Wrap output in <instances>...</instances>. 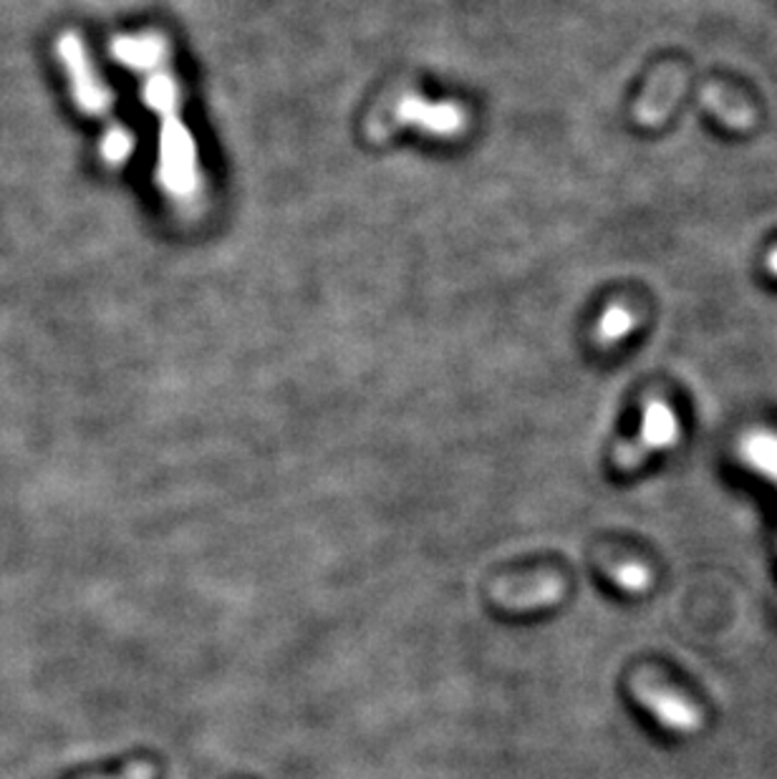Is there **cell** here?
I'll use <instances>...</instances> for the list:
<instances>
[{"instance_id":"obj_1","label":"cell","mask_w":777,"mask_h":779,"mask_svg":"<svg viewBox=\"0 0 777 779\" xmlns=\"http://www.w3.org/2000/svg\"><path fill=\"white\" fill-rule=\"evenodd\" d=\"M679 439V419L674 409L661 398H651L643 406L641 429L636 437L624 439L621 445L614 449V465L624 472L643 465V459L651 457L653 451L674 447Z\"/></svg>"},{"instance_id":"obj_2","label":"cell","mask_w":777,"mask_h":779,"mask_svg":"<svg viewBox=\"0 0 777 779\" xmlns=\"http://www.w3.org/2000/svg\"><path fill=\"white\" fill-rule=\"evenodd\" d=\"M634 692H636V698H639L647 709L657 714V719L664 722V727H671L677 732L700 729V712H696L686 698L669 692L664 686H659L657 681L639 679L636 681Z\"/></svg>"},{"instance_id":"obj_3","label":"cell","mask_w":777,"mask_h":779,"mask_svg":"<svg viewBox=\"0 0 777 779\" xmlns=\"http://www.w3.org/2000/svg\"><path fill=\"white\" fill-rule=\"evenodd\" d=\"M684 88V74L677 66H667L661 68L657 76L651 78V84L647 86V92H643L641 102L636 104L634 117L643 127H651V124H659L661 119L667 117L671 106H674L677 96L682 94Z\"/></svg>"},{"instance_id":"obj_4","label":"cell","mask_w":777,"mask_h":779,"mask_svg":"<svg viewBox=\"0 0 777 779\" xmlns=\"http://www.w3.org/2000/svg\"><path fill=\"white\" fill-rule=\"evenodd\" d=\"M563 586L558 578H543L530 580V586H512V583H500L492 590V598L505 608H535V606H551L561 598Z\"/></svg>"},{"instance_id":"obj_5","label":"cell","mask_w":777,"mask_h":779,"mask_svg":"<svg viewBox=\"0 0 777 779\" xmlns=\"http://www.w3.org/2000/svg\"><path fill=\"white\" fill-rule=\"evenodd\" d=\"M634 326H636V316L629 306L624 303L608 306L596 326L598 346H614V343L621 341L626 333H631Z\"/></svg>"},{"instance_id":"obj_6","label":"cell","mask_w":777,"mask_h":779,"mask_svg":"<svg viewBox=\"0 0 777 779\" xmlns=\"http://www.w3.org/2000/svg\"><path fill=\"white\" fill-rule=\"evenodd\" d=\"M704 102L722 121L732 124V127L745 129L753 124V109H747V106L737 99H730V94H724L717 86L704 88Z\"/></svg>"},{"instance_id":"obj_7","label":"cell","mask_w":777,"mask_h":779,"mask_svg":"<svg viewBox=\"0 0 777 779\" xmlns=\"http://www.w3.org/2000/svg\"><path fill=\"white\" fill-rule=\"evenodd\" d=\"M742 451H745V459L749 465L777 480V437H770V434H755V437L745 439Z\"/></svg>"},{"instance_id":"obj_8","label":"cell","mask_w":777,"mask_h":779,"mask_svg":"<svg viewBox=\"0 0 777 779\" xmlns=\"http://www.w3.org/2000/svg\"><path fill=\"white\" fill-rule=\"evenodd\" d=\"M614 578H616V583L621 588L631 590V593H639L643 588H649L651 573L643 568L641 563H621L618 568H614Z\"/></svg>"},{"instance_id":"obj_9","label":"cell","mask_w":777,"mask_h":779,"mask_svg":"<svg viewBox=\"0 0 777 779\" xmlns=\"http://www.w3.org/2000/svg\"><path fill=\"white\" fill-rule=\"evenodd\" d=\"M102 779H155V767L149 762H135L127 769H121L119 775L114 777H102Z\"/></svg>"},{"instance_id":"obj_10","label":"cell","mask_w":777,"mask_h":779,"mask_svg":"<svg viewBox=\"0 0 777 779\" xmlns=\"http://www.w3.org/2000/svg\"><path fill=\"white\" fill-rule=\"evenodd\" d=\"M767 270H770L773 276H777V250L767 255Z\"/></svg>"}]
</instances>
